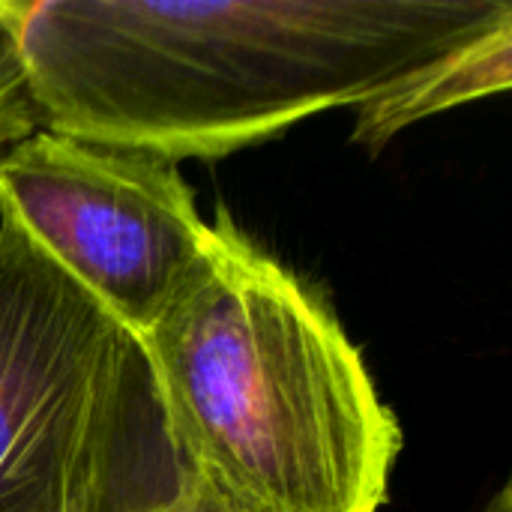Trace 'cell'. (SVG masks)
Listing matches in <instances>:
<instances>
[{"label": "cell", "mask_w": 512, "mask_h": 512, "mask_svg": "<svg viewBox=\"0 0 512 512\" xmlns=\"http://www.w3.org/2000/svg\"><path fill=\"white\" fill-rule=\"evenodd\" d=\"M507 18V0H30L18 57L42 129L180 165L357 108Z\"/></svg>", "instance_id": "6da1fadb"}, {"label": "cell", "mask_w": 512, "mask_h": 512, "mask_svg": "<svg viewBox=\"0 0 512 512\" xmlns=\"http://www.w3.org/2000/svg\"><path fill=\"white\" fill-rule=\"evenodd\" d=\"M18 9L21 3L0 0V147L39 129L18 57Z\"/></svg>", "instance_id": "8992f818"}, {"label": "cell", "mask_w": 512, "mask_h": 512, "mask_svg": "<svg viewBox=\"0 0 512 512\" xmlns=\"http://www.w3.org/2000/svg\"><path fill=\"white\" fill-rule=\"evenodd\" d=\"M512 84V18L417 66L354 108L351 141L381 153L408 126L456 105L507 93Z\"/></svg>", "instance_id": "5b68a950"}, {"label": "cell", "mask_w": 512, "mask_h": 512, "mask_svg": "<svg viewBox=\"0 0 512 512\" xmlns=\"http://www.w3.org/2000/svg\"><path fill=\"white\" fill-rule=\"evenodd\" d=\"M180 471L231 512H378L402 426L327 300L216 210L141 339Z\"/></svg>", "instance_id": "7a4b0ae2"}, {"label": "cell", "mask_w": 512, "mask_h": 512, "mask_svg": "<svg viewBox=\"0 0 512 512\" xmlns=\"http://www.w3.org/2000/svg\"><path fill=\"white\" fill-rule=\"evenodd\" d=\"M141 512H231L225 510L222 504H216L207 492H201L186 474H183V480L177 483V489L168 495V498H162L159 504H153V507H147V510Z\"/></svg>", "instance_id": "52a82bcc"}, {"label": "cell", "mask_w": 512, "mask_h": 512, "mask_svg": "<svg viewBox=\"0 0 512 512\" xmlns=\"http://www.w3.org/2000/svg\"><path fill=\"white\" fill-rule=\"evenodd\" d=\"M0 216L138 342L210 237L177 165L42 126L0 150Z\"/></svg>", "instance_id": "277c9868"}, {"label": "cell", "mask_w": 512, "mask_h": 512, "mask_svg": "<svg viewBox=\"0 0 512 512\" xmlns=\"http://www.w3.org/2000/svg\"><path fill=\"white\" fill-rule=\"evenodd\" d=\"M180 480L138 336L0 216V512H141Z\"/></svg>", "instance_id": "3957f363"}, {"label": "cell", "mask_w": 512, "mask_h": 512, "mask_svg": "<svg viewBox=\"0 0 512 512\" xmlns=\"http://www.w3.org/2000/svg\"><path fill=\"white\" fill-rule=\"evenodd\" d=\"M480 512H512V486L510 483H504L492 498H489V504L483 507Z\"/></svg>", "instance_id": "ba28073f"}, {"label": "cell", "mask_w": 512, "mask_h": 512, "mask_svg": "<svg viewBox=\"0 0 512 512\" xmlns=\"http://www.w3.org/2000/svg\"><path fill=\"white\" fill-rule=\"evenodd\" d=\"M0 150H6V147H0Z\"/></svg>", "instance_id": "9c48e42d"}]
</instances>
